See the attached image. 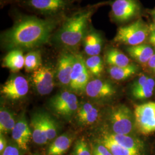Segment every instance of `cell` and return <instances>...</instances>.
Masks as SVG:
<instances>
[{
	"label": "cell",
	"instance_id": "6da1fadb",
	"mask_svg": "<svg viewBox=\"0 0 155 155\" xmlns=\"http://www.w3.org/2000/svg\"><path fill=\"white\" fill-rule=\"evenodd\" d=\"M59 22L57 18L46 19L25 16L1 36L2 45L8 50H28L47 43Z\"/></svg>",
	"mask_w": 155,
	"mask_h": 155
},
{
	"label": "cell",
	"instance_id": "7a4b0ae2",
	"mask_svg": "<svg viewBox=\"0 0 155 155\" xmlns=\"http://www.w3.org/2000/svg\"><path fill=\"white\" fill-rule=\"evenodd\" d=\"M98 6H90L67 17L54 34V41L66 48L77 47L87 32L89 22Z\"/></svg>",
	"mask_w": 155,
	"mask_h": 155
},
{
	"label": "cell",
	"instance_id": "3957f363",
	"mask_svg": "<svg viewBox=\"0 0 155 155\" xmlns=\"http://www.w3.org/2000/svg\"><path fill=\"white\" fill-rule=\"evenodd\" d=\"M150 27L142 19L117 30L114 41L122 45L134 46L143 44L150 35Z\"/></svg>",
	"mask_w": 155,
	"mask_h": 155
},
{
	"label": "cell",
	"instance_id": "277c9868",
	"mask_svg": "<svg viewBox=\"0 0 155 155\" xmlns=\"http://www.w3.org/2000/svg\"><path fill=\"white\" fill-rule=\"evenodd\" d=\"M110 122L114 133L128 134L133 130L134 125V114L125 105L115 106L110 111Z\"/></svg>",
	"mask_w": 155,
	"mask_h": 155
},
{
	"label": "cell",
	"instance_id": "5b68a950",
	"mask_svg": "<svg viewBox=\"0 0 155 155\" xmlns=\"http://www.w3.org/2000/svg\"><path fill=\"white\" fill-rule=\"evenodd\" d=\"M133 114L134 125L140 133L148 135L155 132V102L136 106Z\"/></svg>",
	"mask_w": 155,
	"mask_h": 155
},
{
	"label": "cell",
	"instance_id": "8992f818",
	"mask_svg": "<svg viewBox=\"0 0 155 155\" xmlns=\"http://www.w3.org/2000/svg\"><path fill=\"white\" fill-rule=\"evenodd\" d=\"M49 106L52 111L65 118L72 116L79 107L77 97L68 91L54 96L50 100Z\"/></svg>",
	"mask_w": 155,
	"mask_h": 155
},
{
	"label": "cell",
	"instance_id": "52a82bcc",
	"mask_svg": "<svg viewBox=\"0 0 155 155\" xmlns=\"http://www.w3.org/2000/svg\"><path fill=\"white\" fill-rule=\"evenodd\" d=\"M26 5L33 11L47 16L55 17L65 11L70 0H25Z\"/></svg>",
	"mask_w": 155,
	"mask_h": 155
},
{
	"label": "cell",
	"instance_id": "ba28073f",
	"mask_svg": "<svg viewBox=\"0 0 155 155\" xmlns=\"http://www.w3.org/2000/svg\"><path fill=\"white\" fill-rule=\"evenodd\" d=\"M140 9L137 0H114L111 4V16L116 22H127L137 16Z\"/></svg>",
	"mask_w": 155,
	"mask_h": 155
},
{
	"label": "cell",
	"instance_id": "9c48e42d",
	"mask_svg": "<svg viewBox=\"0 0 155 155\" xmlns=\"http://www.w3.org/2000/svg\"><path fill=\"white\" fill-rule=\"evenodd\" d=\"M27 80L22 76H15L9 79L1 89V93L9 100L20 99L28 93Z\"/></svg>",
	"mask_w": 155,
	"mask_h": 155
},
{
	"label": "cell",
	"instance_id": "30bf717a",
	"mask_svg": "<svg viewBox=\"0 0 155 155\" xmlns=\"http://www.w3.org/2000/svg\"><path fill=\"white\" fill-rule=\"evenodd\" d=\"M32 81L36 89L41 95L51 93L55 86L54 74L47 67H41L33 72Z\"/></svg>",
	"mask_w": 155,
	"mask_h": 155
},
{
	"label": "cell",
	"instance_id": "8fae6325",
	"mask_svg": "<svg viewBox=\"0 0 155 155\" xmlns=\"http://www.w3.org/2000/svg\"><path fill=\"white\" fill-rule=\"evenodd\" d=\"M12 138L21 150L28 149V143L32 138V132L24 117L20 118L12 132Z\"/></svg>",
	"mask_w": 155,
	"mask_h": 155
},
{
	"label": "cell",
	"instance_id": "7c38bea8",
	"mask_svg": "<svg viewBox=\"0 0 155 155\" xmlns=\"http://www.w3.org/2000/svg\"><path fill=\"white\" fill-rule=\"evenodd\" d=\"M75 60V55L71 53L63 54L58 63L56 76L63 85H70L72 68Z\"/></svg>",
	"mask_w": 155,
	"mask_h": 155
},
{
	"label": "cell",
	"instance_id": "4fadbf2b",
	"mask_svg": "<svg viewBox=\"0 0 155 155\" xmlns=\"http://www.w3.org/2000/svg\"><path fill=\"white\" fill-rule=\"evenodd\" d=\"M86 93L89 97L101 99L109 97L116 93V90L110 83L100 79L90 81L86 88Z\"/></svg>",
	"mask_w": 155,
	"mask_h": 155
},
{
	"label": "cell",
	"instance_id": "5bb4252c",
	"mask_svg": "<svg viewBox=\"0 0 155 155\" xmlns=\"http://www.w3.org/2000/svg\"><path fill=\"white\" fill-rule=\"evenodd\" d=\"M33 142L38 145H44L48 141L45 129L43 113H38L33 115L31 120Z\"/></svg>",
	"mask_w": 155,
	"mask_h": 155
},
{
	"label": "cell",
	"instance_id": "9a60e30c",
	"mask_svg": "<svg viewBox=\"0 0 155 155\" xmlns=\"http://www.w3.org/2000/svg\"><path fill=\"white\" fill-rule=\"evenodd\" d=\"M84 50L88 55H98L101 51L103 40L98 32L91 31L87 32L83 40Z\"/></svg>",
	"mask_w": 155,
	"mask_h": 155
},
{
	"label": "cell",
	"instance_id": "2e32d148",
	"mask_svg": "<svg viewBox=\"0 0 155 155\" xmlns=\"http://www.w3.org/2000/svg\"><path fill=\"white\" fill-rule=\"evenodd\" d=\"M25 56L22 50L10 51L3 59L2 66L9 68L12 72H17L24 67Z\"/></svg>",
	"mask_w": 155,
	"mask_h": 155
},
{
	"label": "cell",
	"instance_id": "e0dca14e",
	"mask_svg": "<svg viewBox=\"0 0 155 155\" xmlns=\"http://www.w3.org/2000/svg\"><path fill=\"white\" fill-rule=\"evenodd\" d=\"M98 117V110L90 103H84L78 107L77 111V118L78 122L83 125L94 124Z\"/></svg>",
	"mask_w": 155,
	"mask_h": 155
},
{
	"label": "cell",
	"instance_id": "ac0fdd59",
	"mask_svg": "<svg viewBox=\"0 0 155 155\" xmlns=\"http://www.w3.org/2000/svg\"><path fill=\"white\" fill-rule=\"evenodd\" d=\"M127 53L133 59L140 63H147L154 54V50L150 45L145 44L129 46L127 48Z\"/></svg>",
	"mask_w": 155,
	"mask_h": 155
},
{
	"label": "cell",
	"instance_id": "d6986e66",
	"mask_svg": "<svg viewBox=\"0 0 155 155\" xmlns=\"http://www.w3.org/2000/svg\"><path fill=\"white\" fill-rule=\"evenodd\" d=\"M108 138L128 150L141 152L143 148V143L139 139L129 136L127 134H108L106 135Z\"/></svg>",
	"mask_w": 155,
	"mask_h": 155
},
{
	"label": "cell",
	"instance_id": "ffe728a7",
	"mask_svg": "<svg viewBox=\"0 0 155 155\" xmlns=\"http://www.w3.org/2000/svg\"><path fill=\"white\" fill-rule=\"evenodd\" d=\"M74 138L70 134H63L51 144L47 150V155H63L71 147Z\"/></svg>",
	"mask_w": 155,
	"mask_h": 155
},
{
	"label": "cell",
	"instance_id": "44dd1931",
	"mask_svg": "<svg viewBox=\"0 0 155 155\" xmlns=\"http://www.w3.org/2000/svg\"><path fill=\"white\" fill-rule=\"evenodd\" d=\"M105 61L110 66L125 67L130 64V60L127 56L116 48L107 51Z\"/></svg>",
	"mask_w": 155,
	"mask_h": 155
},
{
	"label": "cell",
	"instance_id": "7402d4cb",
	"mask_svg": "<svg viewBox=\"0 0 155 155\" xmlns=\"http://www.w3.org/2000/svg\"><path fill=\"white\" fill-rule=\"evenodd\" d=\"M138 67L133 64L125 67L110 66L108 71L111 78L116 81H123L134 75Z\"/></svg>",
	"mask_w": 155,
	"mask_h": 155
},
{
	"label": "cell",
	"instance_id": "603a6c76",
	"mask_svg": "<svg viewBox=\"0 0 155 155\" xmlns=\"http://www.w3.org/2000/svg\"><path fill=\"white\" fill-rule=\"evenodd\" d=\"M100 142L104 144L110 151L113 155H141V152H135L125 148L108 138L106 135L100 140Z\"/></svg>",
	"mask_w": 155,
	"mask_h": 155
},
{
	"label": "cell",
	"instance_id": "cb8c5ba5",
	"mask_svg": "<svg viewBox=\"0 0 155 155\" xmlns=\"http://www.w3.org/2000/svg\"><path fill=\"white\" fill-rule=\"evenodd\" d=\"M15 118L11 113L4 107L0 110V132L7 134L12 132L16 125Z\"/></svg>",
	"mask_w": 155,
	"mask_h": 155
},
{
	"label": "cell",
	"instance_id": "d4e9b609",
	"mask_svg": "<svg viewBox=\"0 0 155 155\" xmlns=\"http://www.w3.org/2000/svg\"><path fill=\"white\" fill-rule=\"evenodd\" d=\"M42 59L39 51H32L25 56L24 67L27 72H34L41 67Z\"/></svg>",
	"mask_w": 155,
	"mask_h": 155
},
{
	"label": "cell",
	"instance_id": "484cf974",
	"mask_svg": "<svg viewBox=\"0 0 155 155\" xmlns=\"http://www.w3.org/2000/svg\"><path fill=\"white\" fill-rule=\"evenodd\" d=\"M155 86V81L148 78L146 83L139 90L132 92L133 97L138 100H145L150 98L152 94Z\"/></svg>",
	"mask_w": 155,
	"mask_h": 155
},
{
	"label": "cell",
	"instance_id": "4316f807",
	"mask_svg": "<svg viewBox=\"0 0 155 155\" xmlns=\"http://www.w3.org/2000/svg\"><path fill=\"white\" fill-rule=\"evenodd\" d=\"M86 65L89 71L96 77H100L104 69L102 60L99 55L90 56L86 61Z\"/></svg>",
	"mask_w": 155,
	"mask_h": 155
},
{
	"label": "cell",
	"instance_id": "83f0119b",
	"mask_svg": "<svg viewBox=\"0 0 155 155\" xmlns=\"http://www.w3.org/2000/svg\"><path fill=\"white\" fill-rule=\"evenodd\" d=\"M43 120L47 137L48 141L55 139L58 131L55 121L48 114L45 113H43Z\"/></svg>",
	"mask_w": 155,
	"mask_h": 155
},
{
	"label": "cell",
	"instance_id": "f1b7e54d",
	"mask_svg": "<svg viewBox=\"0 0 155 155\" xmlns=\"http://www.w3.org/2000/svg\"><path fill=\"white\" fill-rule=\"evenodd\" d=\"M87 69L86 61L83 59V57L81 55H75V60L74 61L71 75V83L75 81L77 78Z\"/></svg>",
	"mask_w": 155,
	"mask_h": 155
},
{
	"label": "cell",
	"instance_id": "f546056e",
	"mask_svg": "<svg viewBox=\"0 0 155 155\" xmlns=\"http://www.w3.org/2000/svg\"><path fill=\"white\" fill-rule=\"evenodd\" d=\"M89 81V70L87 69L75 81L70 83V87L75 91H82L86 90Z\"/></svg>",
	"mask_w": 155,
	"mask_h": 155
},
{
	"label": "cell",
	"instance_id": "4dcf8cb0",
	"mask_svg": "<svg viewBox=\"0 0 155 155\" xmlns=\"http://www.w3.org/2000/svg\"><path fill=\"white\" fill-rule=\"evenodd\" d=\"M73 155H92L87 143L83 139L78 140L75 144Z\"/></svg>",
	"mask_w": 155,
	"mask_h": 155
},
{
	"label": "cell",
	"instance_id": "1f68e13d",
	"mask_svg": "<svg viewBox=\"0 0 155 155\" xmlns=\"http://www.w3.org/2000/svg\"><path fill=\"white\" fill-rule=\"evenodd\" d=\"M91 153L92 155H113L110 151L100 142L93 147Z\"/></svg>",
	"mask_w": 155,
	"mask_h": 155
},
{
	"label": "cell",
	"instance_id": "d6a6232c",
	"mask_svg": "<svg viewBox=\"0 0 155 155\" xmlns=\"http://www.w3.org/2000/svg\"><path fill=\"white\" fill-rule=\"evenodd\" d=\"M20 150L17 145L10 144L6 147L1 155H21Z\"/></svg>",
	"mask_w": 155,
	"mask_h": 155
},
{
	"label": "cell",
	"instance_id": "836d02e7",
	"mask_svg": "<svg viewBox=\"0 0 155 155\" xmlns=\"http://www.w3.org/2000/svg\"><path fill=\"white\" fill-rule=\"evenodd\" d=\"M148 78V77L144 75L141 76L139 78V79L133 83L132 88V92L136 91L139 89H140L141 87H143L147 82Z\"/></svg>",
	"mask_w": 155,
	"mask_h": 155
},
{
	"label": "cell",
	"instance_id": "e575fe53",
	"mask_svg": "<svg viewBox=\"0 0 155 155\" xmlns=\"http://www.w3.org/2000/svg\"><path fill=\"white\" fill-rule=\"evenodd\" d=\"M149 41L155 50V25L151 24L150 27Z\"/></svg>",
	"mask_w": 155,
	"mask_h": 155
},
{
	"label": "cell",
	"instance_id": "d590c367",
	"mask_svg": "<svg viewBox=\"0 0 155 155\" xmlns=\"http://www.w3.org/2000/svg\"><path fill=\"white\" fill-rule=\"evenodd\" d=\"M7 141L4 135L2 133L0 134V153L1 154L5 150L7 147Z\"/></svg>",
	"mask_w": 155,
	"mask_h": 155
},
{
	"label": "cell",
	"instance_id": "8d00e7d4",
	"mask_svg": "<svg viewBox=\"0 0 155 155\" xmlns=\"http://www.w3.org/2000/svg\"><path fill=\"white\" fill-rule=\"evenodd\" d=\"M147 64L150 70L155 73V53L150 58Z\"/></svg>",
	"mask_w": 155,
	"mask_h": 155
},
{
	"label": "cell",
	"instance_id": "74e56055",
	"mask_svg": "<svg viewBox=\"0 0 155 155\" xmlns=\"http://www.w3.org/2000/svg\"><path fill=\"white\" fill-rule=\"evenodd\" d=\"M151 15H152V17H153V21H154V24L155 25V9H153V11H152Z\"/></svg>",
	"mask_w": 155,
	"mask_h": 155
},
{
	"label": "cell",
	"instance_id": "f35d334b",
	"mask_svg": "<svg viewBox=\"0 0 155 155\" xmlns=\"http://www.w3.org/2000/svg\"><path fill=\"white\" fill-rule=\"evenodd\" d=\"M4 1H5L6 2H17V1H21L22 0H3ZM25 1V0H24Z\"/></svg>",
	"mask_w": 155,
	"mask_h": 155
}]
</instances>
